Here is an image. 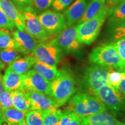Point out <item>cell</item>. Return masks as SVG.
Segmentation results:
<instances>
[{"instance_id":"24","label":"cell","mask_w":125,"mask_h":125,"mask_svg":"<svg viewBox=\"0 0 125 125\" xmlns=\"http://www.w3.org/2000/svg\"><path fill=\"white\" fill-rule=\"evenodd\" d=\"M109 33L114 40L125 38V19L109 24Z\"/></svg>"},{"instance_id":"27","label":"cell","mask_w":125,"mask_h":125,"mask_svg":"<svg viewBox=\"0 0 125 125\" xmlns=\"http://www.w3.org/2000/svg\"><path fill=\"white\" fill-rule=\"evenodd\" d=\"M59 125H83L80 117L72 112L67 110L62 112L61 115Z\"/></svg>"},{"instance_id":"33","label":"cell","mask_w":125,"mask_h":125,"mask_svg":"<svg viewBox=\"0 0 125 125\" xmlns=\"http://www.w3.org/2000/svg\"><path fill=\"white\" fill-rule=\"evenodd\" d=\"M15 26L10 20L7 18L2 10L0 9V30H6L13 31Z\"/></svg>"},{"instance_id":"30","label":"cell","mask_w":125,"mask_h":125,"mask_svg":"<svg viewBox=\"0 0 125 125\" xmlns=\"http://www.w3.org/2000/svg\"><path fill=\"white\" fill-rule=\"evenodd\" d=\"M62 111L54 108L47 112L43 125H59Z\"/></svg>"},{"instance_id":"12","label":"cell","mask_w":125,"mask_h":125,"mask_svg":"<svg viewBox=\"0 0 125 125\" xmlns=\"http://www.w3.org/2000/svg\"><path fill=\"white\" fill-rule=\"evenodd\" d=\"M12 35L16 43V49L21 53L31 55L38 45L37 40L25 30L18 29L12 31Z\"/></svg>"},{"instance_id":"32","label":"cell","mask_w":125,"mask_h":125,"mask_svg":"<svg viewBox=\"0 0 125 125\" xmlns=\"http://www.w3.org/2000/svg\"><path fill=\"white\" fill-rule=\"evenodd\" d=\"M53 0H32L31 6L37 12L46 10L52 4Z\"/></svg>"},{"instance_id":"42","label":"cell","mask_w":125,"mask_h":125,"mask_svg":"<svg viewBox=\"0 0 125 125\" xmlns=\"http://www.w3.org/2000/svg\"><path fill=\"white\" fill-rule=\"evenodd\" d=\"M125 1V0H119V1Z\"/></svg>"},{"instance_id":"4","label":"cell","mask_w":125,"mask_h":125,"mask_svg":"<svg viewBox=\"0 0 125 125\" xmlns=\"http://www.w3.org/2000/svg\"><path fill=\"white\" fill-rule=\"evenodd\" d=\"M89 60L95 64L112 67L116 70L125 68L119 55L116 42L94 48L88 56Z\"/></svg>"},{"instance_id":"23","label":"cell","mask_w":125,"mask_h":125,"mask_svg":"<svg viewBox=\"0 0 125 125\" xmlns=\"http://www.w3.org/2000/svg\"><path fill=\"white\" fill-rule=\"evenodd\" d=\"M109 24L125 19V1H118L109 9L108 15Z\"/></svg>"},{"instance_id":"36","label":"cell","mask_w":125,"mask_h":125,"mask_svg":"<svg viewBox=\"0 0 125 125\" xmlns=\"http://www.w3.org/2000/svg\"><path fill=\"white\" fill-rule=\"evenodd\" d=\"M12 1L16 6L19 10L28 6H31L32 2V0H12Z\"/></svg>"},{"instance_id":"7","label":"cell","mask_w":125,"mask_h":125,"mask_svg":"<svg viewBox=\"0 0 125 125\" xmlns=\"http://www.w3.org/2000/svg\"><path fill=\"white\" fill-rule=\"evenodd\" d=\"M109 67L98 64L86 68L84 74V84L90 92L94 94L98 89L108 85Z\"/></svg>"},{"instance_id":"34","label":"cell","mask_w":125,"mask_h":125,"mask_svg":"<svg viewBox=\"0 0 125 125\" xmlns=\"http://www.w3.org/2000/svg\"><path fill=\"white\" fill-rule=\"evenodd\" d=\"M73 1L74 0H53L52 5L56 11H62L68 7Z\"/></svg>"},{"instance_id":"28","label":"cell","mask_w":125,"mask_h":125,"mask_svg":"<svg viewBox=\"0 0 125 125\" xmlns=\"http://www.w3.org/2000/svg\"><path fill=\"white\" fill-rule=\"evenodd\" d=\"M125 68L121 70L109 67V71L108 75V85L115 89H119V85L125 75Z\"/></svg>"},{"instance_id":"17","label":"cell","mask_w":125,"mask_h":125,"mask_svg":"<svg viewBox=\"0 0 125 125\" xmlns=\"http://www.w3.org/2000/svg\"><path fill=\"white\" fill-rule=\"evenodd\" d=\"M26 113L15 108L0 109V120L8 125H25Z\"/></svg>"},{"instance_id":"21","label":"cell","mask_w":125,"mask_h":125,"mask_svg":"<svg viewBox=\"0 0 125 125\" xmlns=\"http://www.w3.org/2000/svg\"><path fill=\"white\" fill-rule=\"evenodd\" d=\"M33 67L34 71L50 83L53 81L58 75L59 71L56 66H51L38 60H36Z\"/></svg>"},{"instance_id":"16","label":"cell","mask_w":125,"mask_h":125,"mask_svg":"<svg viewBox=\"0 0 125 125\" xmlns=\"http://www.w3.org/2000/svg\"><path fill=\"white\" fill-rule=\"evenodd\" d=\"M0 9L5 15L20 30H24L21 14L16 6L10 0H0Z\"/></svg>"},{"instance_id":"1","label":"cell","mask_w":125,"mask_h":125,"mask_svg":"<svg viewBox=\"0 0 125 125\" xmlns=\"http://www.w3.org/2000/svg\"><path fill=\"white\" fill-rule=\"evenodd\" d=\"M51 96L56 103V107L63 105L75 93L74 78L69 70H61L57 77L51 83Z\"/></svg>"},{"instance_id":"40","label":"cell","mask_w":125,"mask_h":125,"mask_svg":"<svg viewBox=\"0 0 125 125\" xmlns=\"http://www.w3.org/2000/svg\"><path fill=\"white\" fill-rule=\"evenodd\" d=\"M5 66L6 65L4 64V63L2 62V61H1V59H0V70H2L5 69Z\"/></svg>"},{"instance_id":"35","label":"cell","mask_w":125,"mask_h":125,"mask_svg":"<svg viewBox=\"0 0 125 125\" xmlns=\"http://www.w3.org/2000/svg\"><path fill=\"white\" fill-rule=\"evenodd\" d=\"M116 44L119 55L121 57L123 65L125 67V38H122L117 41Z\"/></svg>"},{"instance_id":"41","label":"cell","mask_w":125,"mask_h":125,"mask_svg":"<svg viewBox=\"0 0 125 125\" xmlns=\"http://www.w3.org/2000/svg\"><path fill=\"white\" fill-rule=\"evenodd\" d=\"M2 123H3L0 120V125H2Z\"/></svg>"},{"instance_id":"6","label":"cell","mask_w":125,"mask_h":125,"mask_svg":"<svg viewBox=\"0 0 125 125\" xmlns=\"http://www.w3.org/2000/svg\"><path fill=\"white\" fill-rule=\"evenodd\" d=\"M94 94L114 113L125 110V99L119 89H115L109 85L101 87Z\"/></svg>"},{"instance_id":"11","label":"cell","mask_w":125,"mask_h":125,"mask_svg":"<svg viewBox=\"0 0 125 125\" xmlns=\"http://www.w3.org/2000/svg\"><path fill=\"white\" fill-rule=\"evenodd\" d=\"M61 51L51 40L48 42L38 43L31 56L37 60L51 66H56L60 60Z\"/></svg>"},{"instance_id":"19","label":"cell","mask_w":125,"mask_h":125,"mask_svg":"<svg viewBox=\"0 0 125 125\" xmlns=\"http://www.w3.org/2000/svg\"><path fill=\"white\" fill-rule=\"evenodd\" d=\"M24 75H20L7 69L3 76L4 89L11 93L15 90H20Z\"/></svg>"},{"instance_id":"29","label":"cell","mask_w":125,"mask_h":125,"mask_svg":"<svg viewBox=\"0 0 125 125\" xmlns=\"http://www.w3.org/2000/svg\"><path fill=\"white\" fill-rule=\"evenodd\" d=\"M17 46L15 40L8 30H0V50L6 48H14Z\"/></svg>"},{"instance_id":"3","label":"cell","mask_w":125,"mask_h":125,"mask_svg":"<svg viewBox=\"0 0 125 125\" xmlns=\"http://www.w3.org/2000/svg\"><path fill=\"white\" fill-rule=\"evenodd\" d=\"M68 107L69 110L81 118L107 111L105 106L96 97L86 93H78L72 97Z\"/></svg>"},{"instance_id":"37","label":"cell","mask_w":125,"mask_h":125,"mask_svg":"<svg viewBox=\"0 0 125 125\" xmlns=\"http://www.w3.org/2000/svg\"><path fill=\"white\" fill-rule=\"evenodd\" d=\"M119 88L121 90L122 93L125 96V75L123 76V79L120 82L119 85Z\"/></svg>"},{"instance_id":"20","label":"cell","mask_w":125,"mask_h":125,"mask_svg":"<svg viewBox=\"0 0 125 125\" xmlns=\"http://www.w3.org/2000/svg\"><path fill=\"white\" fill-rule=\"evenodd\" d=\"M10 94L14 108L26 114L31 110V101L26 93L17 90L12 92Z\"/></svg>"},{"instance_id":"14","label":"cell","mask_w":125,"mask_h":125,"mask_svg":"<svg viewBox=\"0 0 125 125\" xmlns=\"http://www.w3.org/2000/svg\"><path fill=\"white\" fill-rule=\"evenodd\" d=\"M31 101V110L48 112L56 107V103L51 97L40 92H31L26 93Z\"/></svg>"},{"instance_id":"25","label":"cell","mask_w":125,"mask_h":125,"mask_svg":"<svg viewBox=\"0 0 125 125\" xmlns=\"http://www.w3.org/2000/svg\"><path fill=\"white\" fill-rule=\"evenodd\" d=\"M47 112L31 110L25 116V125H43Z\"/></svg>"},{"instance_id":"31","label":"cell","mask_w":125,"mask_h":125,"mask_svg":"<svg viewBox=\"0 0 125 125\" xmlns=\"http://www.w3.org/2000/svg\"><path fill=\"white\" fill-rule=\"evenodd\" d=\"M13 108L12 100L10 92L3 90L0 93V109Z\"/></svg>"},{"instance_id":"10","label":"cell","mask_w":125,"mask_h":125,"mask_svg":"<svg viewBox=\"0 0 125 125\" xmlns=\"http://www.w3.org/2000/svg\"><path fill=\"white\" fill-rule=\"evenodd\" d=\"M40 23L51 36L59 34L67 26L64 15L56 10H46L38 16Z\"/></svg>"},{"instance_id":"26","label":"cell","mask_w":125,"mask_h":125,"mask_svg":"<svg viewBox=\"0 0 125 125\" xmlns=\"http://www.w3.org/2000/svg\"><path fill=\"white\" fill-rule=\"evenodd\" d=\"M21 53L14 48H6L0 50V59L5 65L21 57Z\"/></svg>"},{"instance_id":"5","label":"cell","mask_w":125,"mask_h":125,"mask_svg":"<svg viewBox=\"0 0 125 125\" xmlns=\"http://www.w3.org/2000/svg\"><path fill=\"white\" fill-rule=\"evenodd\" d=\"M21 14L24 30L39 41H46L51 38L38 19L37 12L31 6L20 9Z\"/></svg>"},{"instance_id":"18","label":"cell","mask_w":125,"mask_h":125,"mask_svg":"<svg viewBox=\"0 0 125 125\" xmlns=\"http://www.w3.org/2000/svg\"><path fill=\"white\" fill-rule=\"evenodd\" d=\"M35 61L36 59L31 55L20 57L9 64L7 69L17 74L25 75L34 65Z\"/></svg>"},{"instance_id":"8","label":"cell","mask_w":125,"mask_h":125,"mask_svg":"<svg viewBox=\"0 0 125 125\" xmlns=\"http://www.w3.org/2000/svg\"><path fill=\"white\" fill-rule=\"evenodd\" d=\"M19 90L24 93L31 92H40L51 96V83L34 70H31L24 75Z\"/></svg>"},{"instance_id":"2","label":"cell","mask_w":125,"mask_h":125,"mask_svg":"<svg viewBox=\"0 0 125 125\" xmlns=\"http://www.w3.org/2000/svg\"><path fill=\"white\" fill-rule=\"evenodd\" d=\"M111 8L109 5L105 4L94 18L77 25V40L81 44L90 45L96 40Z\"/></svg>"},{"instance_id":"38","label":"cell","mask_w":125,"mask_h":125,"mask_svg":"<svg viewBox=\"0 0 125 125\" xmlns=\"http://www.w3.org/2000/svg\"><path fill=\"white\" fill-rule=\"evenodd\" d=\"M4 90V83H3V76L0 73V93Z\"/></svg>"},{"instance_id":"43","label":"cell","mask_w":125,"mask_h":125,"mask_svg":"<svg viewBox=\"0 0 125 125\" xmlns=\"http://www.w3.org/2000/svg\"><path fill=\"white\" fill-rule=\"evenodd\" d=\"M103 1H105V0H103Z\"/></svg>"},{"instance_id":"13","label":"cell","mask_w":125,"mask_h":125,"mask_svg":"<svg viewBox=\"0 0 125 125\" xmlns=\"http://www.w3.org/2000/svg\"><path fill=\"white\" fill-rule=\"evenodd\" d=\"M90 0H75L64 12L67 26L78 24Z\"/></svg>"},{"instance_id":"9","label":"cell","mask_w":125,"mask_h":125,"mask_svg":"<svg viewBox=\"0 0 125 125\" xmlns=\"http://www.w3.org/2000/svg\"><path fill=\"white\" fill-rule=\"evenodd\" d=\"M77 26H66L57 34V37L52 40L60 49L68 53H75L80 49L81 43L77 40Z\"/></svg>"},{"instance_id":"39","label":"cell","mask_w":125,"mask_h":125,"mask_svg":"<svg viewBox=\"0 0 125 125\" xmlns=\"http://www.w3.org/2000/svg\"><path fill=\"white\" fill-rule=\"evenodd\" d=\"M119 0H106V1H107V4L109 5L111 7H112L114 5H115Z\"/></svg>"},{"instance_id":"15","label":"cell","mask_w":125,"mask_h":125,"mask_svg":"<svg viewBox=\"0 0 125 125\" xmlns=\"http://www.w3.org/2000/svg\"><path fill=\"white\" fill-rule=\"evenodd\" d=\"M81 120L83 125H125L106 111L81 118Z\"/></svg>"},{"instance_id":"22","label":"cell","mask_w":125,"mask_h":125,"mask_svg":"<svg viewBox=\"0 0 125 125\" xmlns=\"http://www.w3.org/2000/svg\"><path fill=\"white\" fill-rule=\"evenodd\" d=\"M105 1L103 0H90L85 13L78 24L85 22L87 20L94 18L100 11L103 6L105 5Z\"/></svg>"}]
</instances>
